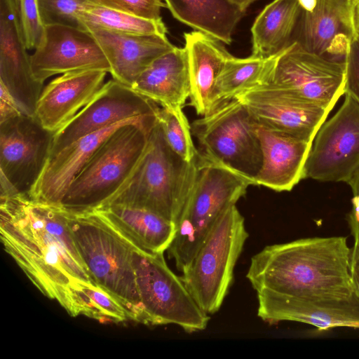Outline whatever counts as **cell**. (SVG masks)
Wrapping results in <instances>:
<instances>
[{"instance_id": "cell-1", "label": "cell", "mask_w": 359, "mask_h": 359, "mask_svg": "<svg viewBox=\"0 0 359 359\" xmlns=\"http://www.w3.org/2000/svg\"><path fill=\"white\" fill-rule=\"evenodd\" d=\"M0 233L4 250L36 288L70 316L81 315L79 292L95 283L69 230L67 210L27 195L0 197Z\"/></svg>"}, {"instance_id": "cell-2", "label": "cell", "mask_w": 359, "mask_h": 359, "mask_svg": "<svg viewBox=\"0 0 359 359\" xmlns=\"http://www.w3.org/2000/svg\"><path fill=\"white\" fill-rule=\"evenodd\" d=\"M351 253L344 236L269 245L252 257L246 278L256 292L307 299H346L355 294Z\"/></svg>"}, {"instance_id": "cell-3", "label": "cell", "mask_w": 359, "mask_h": 359, "mask_svg": "<svg viewBox=\"0 0 359 359\" xmlns=\"http://www.w3.org/2000/svg\"><path fill=\"white\" fill-rule=\"evenodd\" d=\"M67 224L95 283L117 299L130 320L149 325L133 264L134 246L96 211H67Z\"/></svg>"}, {"instance_id": "cell-4", "label": "cell", "mask_w": 359, "mask_h": 359, "mask_svg": "<svg viewBox=\"0 0 359 359\" xmlns=\"http://www.w3.org/2000/svg\"><path fill=\"white\" fill-rule=\"evenodd\" d=\"M196 175L182 208L173 241L167 250L178 271L190 264L208 233L229 206L243 197L253 179L225 164L196 156Z\"/></svg>"}, {"instance_id": "cell-5", "label": "cell", "mask_w": 359, "mask_h": 359, "mask_svg": "<svg viewBox=\"0 0 359 359\" xmlns=\"http://www.w3.org/2000/svg\"><path fill=\"white\" fill-rule=\"evenodd\" d=\"M151 131L136 123L115 130L72 180L60 206L72 213H81L108 203L131 178L145 151Z\"/></svg>"}, {"instance_id": "cell-6", "label": "cell", "mask_w": 359, "mask_h": 359, "mask_svg": "<svg viewBox=\"0 0 359 359\" xmlns=\"http://www.w3.org/2000/svg\"><path fill=\"white\" fill-rule=\"evenodd\" d=\"M196 170V156L190 163L180 158L168 144L157 122L150 132L145 151L131 178L104 206L120 205L144 208L177 226L194 183Z\"/></svg>"}, {"instance_id": "cell-7", "label": "cell", "mask_w": 359, "mask_h": 359, "mask_svg": "<svg viewBox=\"0 0 359 359\" xmlns=\"http://www.w3.org/2000/svg\"><path fill=\"white\" fill-rule=\"evenodd\" d=\"M248 237L245 219L236 204L228 207L182 272L186 287L207 314L215 313L222 305Z\"/></svg>"}, {"instance_id": "cell-8", "label": "cell", "mask_w": 359, "mask_h": 359, "mask_svg": "<svg viewBox=\"0 0 359 359\" xmlns=\"http://www.w3.org/2000/svg\"><path fill=\"white\" fill-rule=\"evenodd\" d=\"M191 127L201 154L255 182L262 163L261 145L256 122L238 98L195 120Z\"/></svg>"}, {"instance_id": "cell-9", "label": "cell", "mask_w": 359, "mask_h": 359, "mask_svg": "<svg viewBox=\"0 0 359 359\" xmlns=\"http://www.w3.org/2000/svg\"><path fill=\"white\" fill-rule=\"evenodd\" d=\"M133 264L149 325L172 324L189 333L207 327L210 315L197 304L181 276L168 267L163 253H149L135 248Z\"/></svg>"}, {"instance_id": "cell-10", "label": "cell", "mask_w": 359, "mask_h": 359, "mask_svg": "<svg viewBox=\"0 0 359 359\" xmlns=\"http://www.w3.org/2000/svg\"><path fill=\"white\" fill-rule=\"evenodd\" d=\"M54 135L35 116L22 114L0 123V197L29 196L48 160Z\"/></svg>"}, {"instance_id": "cell-11", "label": "cell", "mask_w": 359, "mask_h": 359, "mask_svg": "<svg viewBox=\"0 0 359 359\" xmlns=\"http://www.w3.org/2000/svg\"><path fill=\"white\" fill-rule=\"evenodd\" d=\"M345 79V60L307 51L293 41L278 58L267 83L330 111L344 94Z\"/></svg>"}, {"instance_id": "cell-12", "label": "cell", "mask_w": 359, "mask_h": 359, "mask_svg": "<svg viewBox=\"0 0 359 359\" xmlns=\"http://www.w3.org/2000/svg\"><path fill=\"white\" fill-rule=\"evenodd\" d=\"M359 167V103L345 94L337 113L313 141L304 179L348 182Z\"/></svg>"}, {"instance_id": "cell-13", "label": "cell", "mask_w": 359, "mask_h": 359, "mask_svg": "<svg viewBox=\"0 0 359 359\" xmlns=\"http://www.w3.org/2000/svg\"><path fill=\"white\" fill-rule=\"evenodd\" d=\"M160 107L114 79L104 83L90 102L54 135L50 154L78 139L137 117L158 116Z\"/></svg>"}, {"instance_id": "cell-14", "label": "cell", "mask_w": 359, "mask_h": 359, "mask_svg": "<svg viewBox=\"0 0 359 359\" xmlns=\"http://www.w3.org/2000/svg\"><path fill=\"white\" fill-rule=\"evenodd\" d=\"M35 79L41 82L67 72L110 66L102 48L87 29L64 25H46L41 40L30 55Z\"/></svg>"}, {"instance_id": "cell-15", "label": "cell", "mask_w": 359, "mask_h": 359, "mask_svg": "<svg viewBox=\"0 0 359 359\" xmlns=\"http://www.w3.org/2000/svg\"><path fill=\"white\" fill-rule=\"evenodd\" d=\"M257 123L313 141L330 111L269 83L237 97Z\"/></svg>"}, {"instance_id": "cell-16", "label": "cell", "mask_w": 359, "mask_h": 359, "mask_svg": "<svg viewBox=\"0 0 359 359\" xmlns=\"http://www.w3.org/2000/svg\"><path fill=\"white\" fill-rule=\"evenodd\" d=\"M257 316L270 324L294 321L320 331L338 327L359 328V295L341 299H307L269 290L257 292Z\"/></svg>"}, {"instance_id": "cell-17", "label": "cell", "mask_w": 359, "mask_h": 359, "mask_svg": "<svg viewBox=\"0 0 359 359\" xmlns=\"http://www.w3.org/2000/svg\"><path fill=\"white\" fill-rule=\"evenodd\" d=\"M353 0H316L314 8H302L293 36L306 50L331 59L345 60L350 39L355 35Z\"/></svg>"}, {"instance_id": "cell-18", "label": "cell", "mask_w": 359, "mask_h": 359, "mask_svg": "<svg viewBox=\"0 0 359 359\" xmlns=\"http://www.w3.org/2000/svg\"><path fill=\"white\" fill-rule=\"evenodd\" d=\"M13 0H0V83L22 113L34 116L43 83L33 75Z\"/></svg>"}, {"instance_id": "cell-19", "label": "cell", "mask_w": 359, "mask_h": 359, "mask_svg": "<svg viewBox=\"0 0 359 359\" xmlns=\"http://www.w3.org/2000/svg\"><path fill=\"white\" fill-rule=\"evenodd\" d=\"M157 116L137 117L122 121L85 135L55 154L50 155L35 186L29 194L34 201L59 205L72 180L108 136L120 126L130 123L152 130Z\"/></svg>"}, {"instance_id": "cell-20", "label": "cell", "mask_w": 359, "mask_h": 359, "mask_svg": "<svg viewBox=\"0 0 359 359\" xmlns=\"http://www.w3.org/2000/svg\"><path fill=\"white\" fill-rule=\"evenodd\" d=\"M107 73L78 70L54 79L43 88L34 116L46 129L55 133L90 102L104 85Z\"/></svg>"}, {"instance_id": "cell-21", "label": "cell", "mask_w": 359, "mask_h": 359, "mask_svg": "<svg viewBox=\"0 0 359 359\" xmlns=\"http://www.w3.org/2000/svg\"><path fill=\"white\" fill-rule=\"evenodd\" d=\"M262 163L256 185L276 191H290L304 179V168L313 142L273 130L256 122Z\"/></svg>"}, {"instance_id": "cell-22", "label": "cell", "mask_w": 359, "mask_h": 359, "mask_svg": "<svg viewBox=\"0 0 359 359\" xmlns=\"http://www.w3.org/2000/svg\"><path fill=\"white\" fill-rule=\"evenodd\" d=\"M84 28L102 48L113 79L130 87L154 60L175 47L167 36L125 34L88 25Z\"/></svg>"}, {"instance_id": "cell-23", "label": "cell", "mask_w": 359, "mask_h": 359, "mask_svg": "<svg viewBox=\"0 0 359 359\" xmlns=\"http://www.w3.org/2000/svg\"><path fill=\"white\" fill-rule=\"evenodd\" d=\"M161 107H183L190 96L188 56L185 47H175L157 57L131 87Z\"/></svg>"}, {"instance_id": "cell-24", "label": "cell", "mask_w": 359, "mask_h": 359, "mask_svg": "<svg viewBox=\"0 0 359 359\" xmlns=\"http://www.w3.org/2000/svg\"><path fill=\"white\" fill-rule=\"evenodd\" d=\"M184 36L190 78V105L202 116L210 112L215 81L231 55L221 41L199 31L185 33Z\"/></svg>"}, {"instance_id": "cell-25", "label": "cell", "mask_w": 359, "mask_h": 359, "mask_svg": "<svg viewBox=\"0 0 359 359\" xmlns=\"http://www.w3.org/2000/svg\"><path fill=\"white\" fill-rule=\"evenodd\" d=\"M134 246L149 253H164L174 240L176 224L151 210L120 205L95 210Z\"/></svg>"}, {"instance_id": "cell-26", "label": "cell", "mask_w": 359, "mask_h": 359, "mask_svg": "<svg viewBox=\"0 0 359 359\" xmlns=\"http://www.w3.org/2000/svg\"><path fill=\"white\" fill-rule=\"evenodd\" d=\"M175 18L225 43L230 44L234 29L245 11L229 0H164Z\"/></svg>"}, {"instance_id": "cell-27", "label": "cell", "mask_w": 359, "mask_h": 359, "mask_svg": "<svg viewBox=\"0 0 359 359\" xmlns=\"http://www.w3.org/2000/svg\"><path fill=\"white\" fill-rule=\"evenodd\" d=\"M301 11L299 0H273L266 5L251 28V55L269 57L287 48Z\"/></svg>"}, {"instance_id": "cell-28", "label": "cell", "mask_w": 359, "mask_h": 359, "mask_svg": "<svg viewBox=\"0 0 359 359\" xmlns=\"http://www.w3.org/2000/svg\"><path fill=\"white\" fill-rule=\"evenodd\" d=\"M284 50L269 57L250 55L238 58L231 55L215 81L210 112L247 90L269 83Z\"/></svg>"}, {"instance_id": "cell-29", "label": "cell", "mask_w": 359, "mask_h": 359, "mask_svg": "<svg viewBox=\"0 0 359 359\" xmlns=\"http://www.w3.org/2000/svg\"><path fill=\"white\" fill-rule=\"evenodd\" d=\"M79 18L83 28L88 25L125 34L163 36H166L167 33L162 19L142 18L105 6L95 0H88Z\"/></svg>"}, {"instance_id": "cell-30", "label": "cell", "mask_w": 359, "mask_h": 359, "mask_svg": "<svg viewBox=\"0 0 359 359\" xmlns=\"http://www.w3.org/2000/svg\"><path fill=\"white\" fill-rule=\"evenodd\" d=\"M158 122L170 149L186 162H191L198 149L192 139L191 124L182 107H160Z\"/></svg>"}, {"instance_id": "cell-31", "label": "cell", "mask_w": 359, "mask_h": 359, "mask_svg": "<svg viewBox=\"0 0 359 359\" xmlns=\"http://www.w3.org/2000/svg\"><path fill=\"white\" fill-rule=\"evenodd\" d=\"M81 315L104 323L130 320L122 304L96 284L83 287L79 292Z\"/></svg>"}, {"instance_id": "cell-32", "label": "cell", "mask_w": 359, "mask_h": 359, "mask_svg": "<svg viewBox=\"0 0 359 359\" xmlns=\"http://www.w3.org/2000/svg\"><path fill=\"white\" fill-rule=\"evenodd\" d=\"M88 0H37L43 25H64L83 28L79 16Z\"/></svg>"}, {"instance_id": "cell-33", "label": "cell", "mask_w": 359, "mask_h": 359, "mask_svg": "<svg viewBox=\"0 0 359 359\" xmlns=\"http://www.w3.org/2000/svg\"><path fill=\"white\" fill-rule=\"evenodd\" d=\"M22 41L28 49L36 48L43 34L37 0H13Z\"/></svg>"}, {"instance_id": "cell-34", "label": "cell", "mask_w": 359, "mask_h": 359, "mask_svg": "<svg viewBox=\"0 0 359 359\" xmlns=\"http://www.w3.org/2000/svg\"><path fill=\"white\" fill-rule=\"evenodd\" d=\"M105 6L151 20H161L162 0H95Z\"/></svg>"}, {"instance_id": "cell-35", "label": "cell", "mask_w": 359, "mask_h": 359, "mask_svg": "<svg viewBox=\"0 0 359 359\" xmlns=\"http://www.w3.org/2000/svg\"><path fill=\"white\" fill-rule=\"evenodd\" d=\"M346 79L344 95H348L359 103V35L348 41L345 54Z\"/></svg>"}, {"instance_id": "cell-36", "label": "cell", "mask_w": 359, "mask_h": 359, "mask_svg": "<svg viewBox=\"0 0 359 359\" xmlns=\"http://www.w3.org/2000/svg\"><path fill=\"white\" fill-rule=\"evenodd\" d=\"M353 193L352 208L348 215V224L352 235L359 233V167L347 182Z\"/></svg>"}, {"instance_id": "cell-37", "label": "cell", "mask_w": 359, "mask_h": 359, "mask_svg": "<svg viewBox=\"0 0 359 359\" xmlns=\"http://www.w3.org/2000/svg\"><path fill=\"white\" fill-rule=\"evenodd\" d=\"M22 114L14 97L0 83V123Z\"/></svg>"}, {"instance_id": "cell-38", "label": "cell", "mask_w": 359, "mask_h": 359, "mask_svg": "<svg viewBox=\"0 0 359 359\" xmlns=\"http://www.w3.org/2000/svg\"><path fill=\"white\" fill-rule=\"evenodd\" d=\"M353 236L354 244L351 253L350 273L354 291L359 295V233Z\"/></svg>"}, {"instance_id": "cell-39", "label": "cell", "mask_w": 359, "mask_h": 359, "mask_svg": "<svg viewBox=\"0 0 359 359\" xmlns=\"http://www.w3.org/2000/svg\"><path fill=\"white\" fill-rule=\"evenodd\" d=\"M352 19L354 29L359 35V0H353Z\"/></svg>"}, {"instance_id": "cell-40", "label": "cell", "mask_w": 359, "mask_h": 359, "mask_svg": "<svg viewBox=\"0 0 359 359\" xmlns=\"http://www.w3.org/2000/svg\"><path fill=\"white\" fill-rule=\"evenodd\" d=\"M229 1L245 11L246 8L251 4H252L253 2H255L257 0H229Z\"/></svg>"}, {"instance_id": "cell-41", "label": "cell", "mask_w": 359, "mask_h": 359, "mask_svg": "<svg viewBox=\"0 0 359 359\" xmlns=\"http://www.w3.org/2000/svg\"><path fill=\"white\" fill-rule=\"evenodd\" d=\"M300 5L303 9L311 11L312 10L315 5L316 0H299Z\"/></svg>"}, {"instance_id": "cell-42", "label": "cell", "mask_w": 359, "mask_h": 359, "mask_svg": "<svg viewBox=\"0 0 359 359\" xmlns=\"http://www.w3.org/2000/svg\"><path fill=\"white\" fill-rule=\"evenodd\" d=\"M354 1V0H353Z\"/></svg>"}]
</instances>
